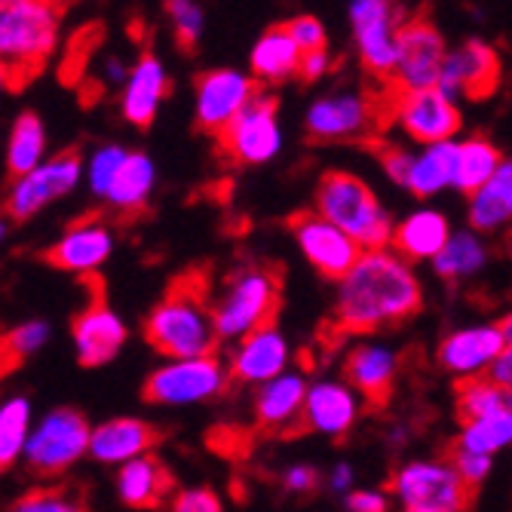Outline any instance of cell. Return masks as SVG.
Instances as JSON below:
<instances>
[{"instance_id": "obj_1", "label": "cell", "mask_w": 512, "mask_h": 512, "mask_svg": "<svg viewBox=\"0 0 512 512\" xmlns=\"http://www.w3.org/2000/svg\"><path fill=\"white\" fill-rule=\"evenodd\" d=\"M424 307V279L417 264L405 261L393 246L365 249L335 292L338 329L365 338L414 319Z\"/></svg>"}, {"instance_id": "obj_2", "label": "cell", "mask_w": 512, "mask_h": 512, "mask_svg": "<svg viewBox=\"0 0 512 512\" xmlns=\"http://www.w3.org/2000/svg\"><path fill=\"white\" fill-rule=\"evenodd\" d=\"M145 341L163 359H191L209 356L221 344L212 301L197 279H184L172 286L145 316Z\"/></svg>"}, {"instance_id": "obj_3", "label": "cell", "mask_w": 512, "mask_h": 512, "mask_svg": "<svg viewBox=\"0 0 512 512\" xmlns=\"http://www.w3.org/2000/svg\"><path fill=\"white\" fill-rule=\"evenodd\" d=\"M313 212L338 224L362 249H384L393 243L396 221L371 184L347 169L322 172L313 191Z\"/></svg>"}, {"instance_id": "obj_4", "label": "cell", "mask_w": 512, "mask_h": 512, "mask_svg": "<svg viewBox=\"0 0 512 512\" xmlns=\"http://www.w3.org/2000/svg\"><path fill=\"white\" fill-rule=\"evenodd\" d=\"M62 10L56 0H0V62L16 86L28 83L56 53Z\"/></svg>"}, {"instance_id": "obj_5", "label": "cell", "mask_w": 512, "mask_h": 512, "mask_svg": "<svg viewBox=\"0 0 512 512\" xmlns=\"http://www.w3.org/2000/svg\"><path fill=\"white\" fill-rule=\"evenodd\" d=\"M279 276L264 264H240L221 283V292L212 301L215 329L224 344H237L261 325H270L279 310Z\"/></svg>"}, {"instance_id": "obj_6", "label": "cell", "mask_w": 512, "mask_h": 512, "mask_svg": "<svg viewBox=\"0 0 512 512\" xmlns=\"http://www.w3.org/2000/svg\"><path fill=\"white\" fill-rule=\"evenodd\" d=\"M89 439L92 424L86 421L83 411L71 405L50 408L34 421L22 463L37 479H59L89 457Z\"/></svg>"}, {"instance_id": "obj_7", "label": "cell", "mask_w": 512, "mask_h": 512, "mask_svg": "<svg viewBox=\"0 0 512 512\" xmlns=\"http://www.w3.org/2000/svg\"><path fill=\"white\" fill-rule=\"evenodd\" d=\"M384 123V102L365 89H329L304 111V132L316 145L365 142Z\"/></svg>"}, {"instance_id": "obj_8", "label": "cell", "mask_w": 512, "mask_h": 512, "mask_svg": "<svg viewBox=\"0 0 512 512\" xmlns=\"http://www.w3.org/2000/svg\"><path fill=\"white\" fill-rule=\"evenodd\" d=\"M227 387V362L209 353L191 359H163L145 378L142 393L157 408H197L221 399Z\"/></svg>"}, {"instance_id": "obj_9", "label": "cell", "mask_w": 512, "mask_h": 512, "mask_svg": "<svg viewBox=\"0 0 512 512\" xmlns=\"http://www.w3.org/2000/svg\"><path fill=\"white\" fill-rule=\"evenodd\" d=\"M387 491L399 509L467 512L473 488L460 479L451 457H411L390 473Z\"/></svg>"}, {"instance_id": "obj_10", "label": "cell", "mask_w": 512, "mask_h": 512, "mask_svg": "<svg viewBox=\"0 0 512 512\" xmlns=\"http://www.w3.org/2000/svg\"><path fill=\"white\" fill-rule=\"evenodd\" d=\"M384 123L399 129V135L405 138V142L424 148V145L460 138L463 111L451 96H445L439 86L411 89V92L393 89L384 99Z\"/></svg>"}, {"instance_id": "obj_11", "label": "cell", "mask_w": 512, "mask_h": 512, "mask_svg": "<svg viewBox=\"0 0 512 512\" xmlns=\"http://www.w3.org/2000/svg\"><path fill=\"white\" fill-rule=\"evenodd\" d=\"M86 160L77 151H59L46 157L37 169L16 175L4 197V212L10 221H31L43 209L68 200L83 184Z\"/></svg>"}, {"instance_id": "obj_12", "label": "cell", "mask_w": 512, "mask_h": 512, "mask_svg": "<svg viewBox=\"0 0 512 512\" xmlns=\"http://www.w3.org/2000/svg\"><path fill=\"white\" fill-rule=\"evenodd\" d=\"M347 19H350L353 53L365 68V74L390 83L396 68L399 28L405 22L399 16L396 0H350Z\"/></svg>"}, {"instance_id": "obj_13", "label": "cell", "mask_w": 512, "mask_h": 512, "mask_svg": "<svg viewBox=\"0 0 512 512\" xmlns=\"http://www.w3.org/2000/svg\"><path fill=\"white\" fill-rule=\"evenodd\" d=\"M221 154L243 169L267 166L286 148V132L279 123V108L273 96H258L243 108V114L218 135Z\"/></svg>"}, {"instance_id": "obj_14", "label": "cell", "mask_w": 512, "mask_h": 512, "mask_svg": "<svg viewBox=\"0 0 512 512\" xmlns=\"http://www.w3.org/2000/svg\"><path fill=\"white\" fill-rule=\"evenodd\" d=\"M448 40L439 31L436 22L430 19H405L399 28V43H396V68L390 89L411 92V89H433L439 86L442 65L448 56Z\"/></svg>"}, {"instance_id": "obj_15", "label": "cell", "mask_w": 512, "mask_h": 512, "mask_svg": "<svg viewBox=\"0 0 512 512\" xmlns=\"http://www.w3.org/2000/svg\"><path fill=\"white\" fill-rule=\"evenodd\" d=\"M258 92V80L249 71L209 68L194 83V120L203 132L218 138Z\"/></svg>"}, {"instance_id": "obj_16", "label": "cell", "mask_w": 512, "mask_h": 512, "mask_svg": "<svg viewBox=\"0 0 512 512\" xmlns=\"http://www.w3.org/2000/svg\"><path fill=\"white\" fill-rule=\"evenodd\" d=\"M506 350V338L497 322H470L451 329L436 347V365L457 384L488 378L494 362Z\"/></svg>"}, {"instance_id": "obj_17", "label": "cell", "mask_w": 512, "mask_h": 512, "mask_svg": "<svg viewBox=\"0 0 512 512\" xmlns=\"http://www.w3.org/2000/svg\"><path fill=\"white\" fill-rule=\"evenodd\" d=\"M289 230H292V240H295L301 258L319 276L332 279V283L344 279L350 273V267L359 261V255L365 252L350 234H344L338 224H332L329 218H322L313 209L295 215Z\"/></svg>"}, {"instance_id": "obj_18", "label": "cell", "mask_w": 512, "mask_h": 512, "mask_svg": "<svg viewBox=\"0 0 512 512\" xmlns=\"http://www.w3.org/2000/svg\"><path fill=\"white\" fill-rule=\"evenodd\" d=\"M365 396L344 378H316L307 387L301 430L322 439H344L365 414Z\"/></svg>"}, {"instance_id": "obj_19", "label": "cell", "mask_w": 512, "mask_h": 512, "mask_svg": "<svg viewBox=\"0 0 512 512\" xmlns=\"http://www.w3.org/2000/svg\"><path fill=\"white\" fill-rule=\"evenodd\" d=\"M500 77H503L500 53L488 40L470 37L448 50L442 77H439V89L454 102H460V99L479 102V99H488L500 86Z\"/></svg>"}, {"instance_id": "obj_20", "label": "cell", "mask_w": 512, "mask_h": 512, "mask_svg": "<svg viewBox=\"0 0 512 512\" xmlns=\"http://www.w3.org/2000/svg\"><path fill=\"white\" fill-rule=\"evenodd\" d=\"M71 344L83 368H105L126 350L129 325L108 301L92 298L71 322Z\"/></svg>"}, {"instance_id": "obj_21", "label": "cell", "mask_w": 512, "mask_h": 512, "mask_svg": "<svg viewBox=\"0 0 512 512\" xmlns=\"http://www.w3.org/2000/svg\"><path fill=\"white\" fill-rule=\"evenodd\" d=\"M224 362L230 371V381L255 390L292 368V344L270 322L255 329L252 335L240 338L237 344H230V353Z\"/></svg>"}, {"instance_id": "obj_22", "label": "cell", "mask_w": 512, "mask_h": 512, "mask_svg": "<svg viewBox=\"0 0 512 512\" xmlns=\"http://www.w3.org/2000/svg\"><path fill=\"white\" fill-rule=\"evenodd\" d=\"M114 230L102 218H83L65 227L59 240L46 249V261L71 276H96L114 255Z\"/></svg>"}, {"instance_id": "obj_23", "label": "cell", "mask_w": 512, "mask_h": 512, "mask_svg": "<svg viewBox=\"0 0 512 512\" xmlns=\"http://www.w3.org/2000/svg\"><path fill=\"white\" fill-rule=\"evenodd\" d=\"M399 371H402V353L375 335H365L347 347L341 378L350 381L365 396V402L384 405L396 390Z\"/></svg>"}, {"instance_id": "obj_24", "label": "cell", "mask_w": 512, "mask_h": 512, "mask_svg": "<svg viewBox=\"0 0 512 512\" xmlns=\"http://www.w3.org/2000/svg\"><path fill=\"white\" fill-rule=\"evenodd\" d=\"M157 439H160L157 427L145 421V417H132V414L108 417V421L92 427L89 460L108 470H120L129 460L154 454Z\"/></svg>"}, {"instance_id": "obj_25", "label": "cell", "mask_w": 512, "mask_h": 512, "mask_svg": "<svg viewBox=\"0 0 512 512\" xmlns=\"http://www.w3.org/2000/svg\"><path fill=\"white\" fill-rule=\"evenodd\" d=\"M307 375L298 368L283 371L279 378L255 387L252 393V417L255 424L267 433H292L301 430V414H304V399H307Z\"/></svg>"}, {"instance_id": "obj_26", "label": "cell", "mask_w": 512, "mask_h": 512, "mask_svg": "<svg viewBox=\"0 0 512 512\" xmlns=\"http://www.w3.org/2000/svg\"><path fill=\"white\" fill-rule=\"evenodd\" d=\"M166 96H169V71L163 59L154 53H142L132 62L129 77L120 89V114L126 123L145 129L157 120Z\"/></svg>"}, {"instance_id": "obj_27", "label": "cell", "mask_w": 512, "mask_h": 512, "mask_svg": "<svg viewBox=\"0 0 512 512\" xmlns=\"http://www.w3.org/2000/svg\"><path fill=\"white\" fill-rule=\"evenodd\" d=\"M451 234H454V227H451L448 215L439 206L424 203V206L405 212L396 221L390 246L411 264H430L445 249Z\"/></svg>"}, {"instance_id": "obj_28", "label": "cell", "mask_w": 512, "mask_h": 512, "mask_svg": "<svg viewBox=\"0 0 512 512\" xmlns=\"http://www.w3.org/2000/svg\"><path fill=\"white\" fill-rule=\"evenodd\" d=\"M172 473L157 454H145L138 460H129L114 473V494L126 509L148 512L169 500Z\"/></svg>"}, {"instance_id": "obj_29", "label": "cell", "mask_w": 512, "mask_h": 512, "mask_svg": "<svg viewBox=\"0 0 512 512\" xmlns=\"http://www.w3.org/2000/svg\"><path fill=\"white\" fill-rule=\"evenodd\" d=\"M457 142L460 138L417 148L402 191H408L414 200H424V203L442 197L445 191H454V184H457Z\"/></svg>"}, {"instance_id": "obj_30", "label": "cell", "mask_w": 512, "mask_h": 512, "mask_svg": "<svg viewBox=\"0 0 512 512\" xmlns=\"http://www.w3.org/2000/svg\"><path fill=\"white\" fill-rule=\"evenodd\" d=\"M467 227L485 237L512 227V157H503L500 169L467 197Z\"/></svg>"}, {"instance_id": "obj_31", "label": "cell", "mask_w": 512, "mask_h": 512, "mask_svg": "<svg viewBox=\"0 0 512 512\" xmlns=\"http://www.w3.org/2000/svg\"><path fill=\"white\" fill-rule=\"evenodd\" d=\"M491 264V246L488 237L479 234L473 227H460L448 237L445 249L430 261L433 273L442 279V283L460 286L470 283V279L482 276Z\"/></svg>"}, {"instance_id": "obj_32", "label": "cell", "mask_w": 512, "mask_h": 512, "mask_svg": "<svg viewBox=\"0 0 512 512\" xmlns=\"http://www.w3.org/2000/svg\"><path fill=\"white\" fill-rule=\"evenodd\" d=\"M301 50L298 43L292 40L286 25H273L267 28L255 43H252V53H249V74L258 83L276 86V83H286L292 77H298L301 68Z\"/></svg>"}, {"instance_id": "obj_33", "label": "cell", "mask_w": 512, "mask_h": 512, "mask_svg": "<svg viewBox=\"0 0 512 512\" xmlns=\"http://www.w3.org/2000/svg\"><path fill=\"white\" fill-rule=\"evenodd\" d=\"M154 191H157L154 157L145 151H129L123 166L117 169V175L111 181V191H108L105 203L120 215H135L151 203Z\"/></svg>"}, {"instance_id": "obj_34", "label": "cell", "mask_w": 512, "mask_h": 512, "mask_svg": "<svg viewBox=\"0 0 512 512\" xmlns=\"http://www.w3.org/2000/svg\"><path fill=\"white\" fill-rule=\"evenodd\" d=\"M34 421V405L25 393L0 399V476L10 473L22 460Z\"/></svg>"}, {"instance_id": "obj_35", "label": "cell", "mask_w": 512, "mask_h": 512, "mask_svg": "<svg viewBox=\"0 0 512 512\" xmlns=\"http://www.w3.org/2000/svg\"><path fill=\"white\" fill-rule=\"evenodd\" d=\"M503 154L485 135H463L457 142V184L454 191L470 197L500 169Z\"/></svg>"}, {"instance_id": "obj_36", "label": "cell", "mask_w": 512, "mask_h": 512, "mask_svg": "<svg viewBox=\"0 0 512 512\" xmlns=\"http://www.w3.org/2000/svg\"><path fill=\"white\" fill-rule=\"evenodd\" d=\"M454 448L488 454V457H497V454L509 451L512 448V408L482 414V417H470V421H460Z\"/></svg>"}, {"instance_id": "obj_37", "label": "cell", "mask_w": 512, "mask_h": 512, "mask_svg": "<svg viewBox=\"0 0 512 512\" xmlns=\"http://www.w3.org/2000/svg\"><path fill=\"white\" fill-rule=\"evenodd\" d=\"M46 160V126L34 111H22L7 135V172L25 175Z\"/></svg>"}, {"instance_id": "obj_38", "label": "cell", "mask_w": 512, "mask_h": 512, "mask_svg": "<svg viewBox=\"0 0 512 512\" xmlns=\"http://www.w3.org/2000/svg\"><path fill=\"white\" fill-rule=\"evenodd\" d=\"M454 408L460 421H470V417L494 414L512 408V393L500 387L494 378H476V381H463L457 384L454 393Z\"/></svg>"}, {"instance_id": "obj_39", "label": "cell", "mask_w": 512, "mask_h": 512, "mask_svg": "<svg viewBox=\"0 0 512 512\" xmlns=\"http://www.w3.org/2000/svg\"><path fill=\"white\" fill-rule=\"evenodd\" d=\"M126 154H129V148H123V145H102L89 154L86 169H83V184L96 200L105 203V197L111 191V181H114L117 169L123 166Z\"/></svg>"}, {"instance_id": "obj_40", "label": "cell", "mask_w": 512, "mask_h": 512, "mask_svg": "<svg viewBox=\"0 0 512 512\" xmlns=\"http://www.w3.org/2000/svg\"><path fill=\"white\" fill-rule=\"evenodd\" d=\"M169 22H172V34L181 46H197L203 40L206 31V10L200 0H166L163 4Z\"/></svg>"}, {"instance_id": "obj_41", "label": "cell", "mask_w": 512, "mask_h": 512, "mask_svg": "<svg viewBox=\"0 0 512 512\" xmlns=\"http://www.w3.org/2000/svg\"><path fill=\"white\" fill-rule=\"evenodd\" d=\"M53 341V325L46 322V319H25L19 322L16 329H10L4 335V350L10 353V359H31L37 356L40 350H46V344Z\"/></svg>"}, {"instance_id": "obj_42", "label": "cell", "mask_w": 512, "mask_h": 512, "mask_svg": "<svg viewBox=\"0 0 512 512\" xmlns=\"http://www.w3.org/2000/svg\"><path fill=\"white\" fill-rule=\"evenodd\" d=\"M10 512H83V506L65 494V491H56V488H37V491H28L22 494Z\"/></svg>"}, {"instance_id": "obj_43", "label": "cell", "mask_w": 512, "mask_h": 512, "mask_svg": "<svg viewBox=\"0 0 512 512\" xmlns=\"http://www.w3.org/2000/svg\"><path fill=\"white\" fill-rule=\"evenodd\" d=\"M169 512H224V497L209 485H188L169 497Z\"/></svg>"}, {"instance_id": "obj_44", "label": "cell", "mask_w": 512, "mask_h": 512, "mask_svg": "<svg viewBox=\"0 0 512 512\" xmlns=\"http://www.w3.org/2000/svg\"><path fill=\"white\" fill-rule=\"evenodd\" d=\"M448 457L454 460V467H457L460 479L467 482L473 491H476L479 485H485L488 476L494 473V457H488V454L463 451V448H454V445H451V454H448Z\"/></svg>"}, {"instance_id": "obj_45", "label": "cell", "mask_w": 512, "mask_h": 512, "mask_svg": "<svg viewBox=\"0 0 512 512\" xmlns=\"http://www.w3.org/2000/svg\"><path fill=\"white\" fill-rule=\"evenodd\" d=\"M378 160H381L384 175L396 184V188H405L408 169H411V160H414V148L399 145V142H384V145H378Z\"/></svg>"}, {"instance_id": "obj_46", "label": "cell", "mask_w": 512, "mask_h": 512, "mask_svg": "<svg viewBox=\"0 0 512 512\" xmlns=\"http://www.w3.org/2000/svg\"><path fill=\"white\" fill-rule=\"evenodd\" d=\"M292 40L298 43L301 53H313V50H325L329 46V34H325V25L316 16H295L286 22Z\"/></svg>"}, {"instance_id": "obj_47", "label": "cell", "mask_w": 512, "mask_h": 512, "mask_svg": "<svg viewBox=\"0 0 512 512\" xmlns=\"http://www.w3.org/2000/svg\"><path fill=\"white\" fill-rule=\"evenodd\" d=\"M279 485H283V491L292 497H307L319 488V470L307 460L289 463V467L283 470V476H279Z\"/></svg>"}, {"instance_id": "obj_48", "label": "cell", "mask_w": 512, "mask_h": 512, "mask_svg": "<svg viewBox=\"0 0 512 512\" xmlns=\"http://www.w3.org/2000/svg\"><path fill=\"white\" fill-rule=\"evenodd\" d=\"M390 491L384 488H353L344 497V512H390Z\"/></svg>"}, {"instance_id": "obj_49", "label": "cell", "mask_w": 512, "mask_h": 512, "mask_svg": "<svg viewBox=\"0 0 512 512\" xmlns=\"http://www.w3.org/2000/svg\"><path fill=\"white\" fill-rule=\"evenodd\" d=\"M335 68V56L332 50L325 46V50H313V53H304L301 56V68H298V77L304 83H316L322 77H329V71Z\"/></svg>"}, {"instance_id": "obj_50", "label": "cell", "mask_w": 512, "mask_h": 512, "mask_svg": "<svg viewBox=\"0 0 512 512\" xmlns=\"http://www.w3.org/2000/svg\"><path fill=\"white\" fill-rule=\"evenodd\" d=\"M325 488H329L335 497H347L353 488H359V476H356V467L350 460H338L332 463L329 476H325Z\"/></svg>"}, {"instance_id": "obj_51", "label": "cell", "mask_w": 512, "mask_h": 512, "mask_svg": "<svg viewBox=\"0 0 512 512\" xmlns=\"http://www.w3.org/2000/svg\"><path fill=\"white\" fill-rule=\"evenodd\" d=\"M488 378H494L500 387H506L509 393H512V347H506L503 353H500V359L494 362V368H491V375Z\"/></svg>"}, {"instance_id": "obj_52", "label": "cell", "mask_w": 512, "mask_h": 512, "mask_svg": "<svg viewBox=\"0 0 512 512\" xmlns=\"http://www.w3.org/2000/svg\"><path fill=\"white\" fill-rule=\"evenodd\" d=\"M102 68H105V71H102V74H105V83H108V86L123 89V83H126L129 68H132V65H126V62H123V59H117V56H108Z\"/></svg>"}, {"instance_id": "obj_53", "label": "cell", "mask_w": 512, "mask_h": 512, "mask_svg": "<svg viewBox=\"0 0 512 512\" xmlns=\"http://www.w3.org/2000/svg\"><path fill=\"white\" fill-rule=\"evenodd\" d=\"M7 89H16V77H13L10 65H4V62H0V96H4Z\"/></svg>"}, {"instance_id": "obj_54", "label": "cell", "mask_w": 512, "mask_h": 512, "mask_svg": "<svg viewBox=\"0 0 512 512\" xmlns=\"http://www.w3.org/2000/svg\"><path fill=\"white\" fill-rule=\"evenodd\" d=\"M500 332H503V338H506V347H512V307L500 316Z\"/></svg>"}, {"instance_id": "obj_55", "label": "cell", "mask_w": 512, "mask_h": 512, "mask_svg": "<svg viewBox=\"0 0 512 512\" xmlns=\"http://www.w3.org/2000/svg\"><path fill=\"white\" fill-rule=\"evenodd\" d=\"M7 237H10V218L0 215V246L7 243Z\"/></svg>"}, {"instance_id": "obj_56", "label": "cell", "mask_w": 512, "mask_h": 512, "mask_svg": "<svg viewBox=\"0 0 512 512\" xmlns=\"http://www.w3.org/2000/svg\"><path fill=\"white\" fill-rule=\"evenodd\" d=\"M393 442H405V427H393Z\"/></svg>"}, {"instance_id": "obj_57", "label": "cell", "mask_w": 512, "mask_h": 512, "mask_svg": "<svg viewBox=\"0 0 512 512\" xmlns=\"http://www.w3.org/2000/svg\"><path fill=\"white\" fill-rule=\"evenodd\" d=\"M399 512H451V509H399Z\"/></svg>"}]
</instances>
